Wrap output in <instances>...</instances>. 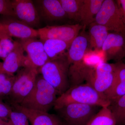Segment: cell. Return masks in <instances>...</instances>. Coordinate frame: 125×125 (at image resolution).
Wrapping results in <instances>:
<instances>
[{"instance_id": "cell-1", "label": "cell", "mask_w": 125, "mask_h": 125, "mask_svg": "<svg viewBox=\"0 0 125 125\" xmlns=\"http://www.w3.org/2000/svg\"><path fill=\"white\" fill-rule=\"evenodd\" d=\"M89 45L88 36L83 32L74 39L67 51L66 56L69 64V78L71 87L83 84L92 70V67L84 60Z\"/></svg>"}, {"instance_id": "cell-2", "label": "cell", "mask_w": 125, "mask_h": 125, "mask_svg": "<svg viewBox=\"0 0 125 125\" xmlns=\"http://www.w3.org/2000/svg\"><path fill=\"white\" fill-rule=\"evenodd\" d=\"M73 103L97 105L103 107L109 106L110 102L104 94L98 92L86 83L70 87L58 96L54 107L57 110Z\"/></svg>"}, {"instance_id": "cell-3", "label": "cell", "mask_w": 125, "mask_h": 125, "mask_svg": "<svg viewBox=\"0 0 125 125\" xmlns=\"http://www.w3.org/2000/svg\"><path fill=\"white\" fill-rule=\"evenodd\" d=\"M59 95L57 91L42 78L38 75L33 89L20 104L21 106L36 111L48 112Z\"/></svg>"}, {"instance_id": "cell-4", "label": "cell", "mask_w": 125, "mask_h": 125, "mask_svg": "<svg viewBox=\"0 0 125 125\" xmlns=\"http://www.w3.org/2000/svg\"><path fill=\"white\" fill-rule=\"evenodd\" d=\"M69 67L66 54L48 61L38 71V73L54 87L60 96L70 88Z\"/></svg>"}, {"instance_id": "cell-5", "label": "cell", "mask_w": 125, "mask_h": 125, "mask_svg": "<svg viewBox=\"0 0 125 125\" xmlns=\"http://www.w3.org/2000/svg\"><path fill=\"white\" fill-rule=\"evenodd\" d=\"M37 69L22 67L15 75L12 90L8 97L10 105H20L33 89L38 75Z\"/></svg>"}, {"instance_id": "cell-6", "label": "cell", "mask_w": 125, "mask_h": 125, "mask_svg": "<svg viewBox=\"0 0 125 125\" xmlns=\"http://www.w3.org/2000/svg\"><path fill=\"white\" fill-rule=\"evenodd\" d=\"M102 108L97 105L73 103L56 111L65 125H87Z\"/></svg>"}, {"instance_id": "cell-7", "label": "cell", "mask_w": 125, "mask_h": 125, "mask_svg": "<svg viewBox=\"0 0 125 125\" xmlns=\"http://www.w3.org/2000/svg\"><path fill=\"white\" fill-rule=\"evenodd\" d=\"M94 21L105 26L108 31L125 34L122 13L117 2L113 0H104Z\"/></svg>"}, {"instance_id": "cell-8", "label": "cell", "mask_w": 125, "mask_h": 125, "mask_svg": "<svg viewBox=\"0 0 125 125\" xmlns=\"http://www.w3.org/2000/svg\"><path fill=\"white\" fill-rule=\"evenodd\" d=\"M115 67L116 63L100 62L92 70L86 83L98 92L104 94L113 84Z\"/></svg>"}, {"instance_id": "cell-9", "label": "cell", "mask_w": 125, "mask_h": 125, "mask_svg": "<svg viewBox=\"0 0 125 125\" xmlns=\"http://www.w3.org/2000/svg\"><path fill=\"white\" fill-rule=\"evenodd\" d=\"M83 27L78 23L60 26H47L39 29V37L41 40L56 39L72 43L79 35Z\"/></svg>"}, {"instance_id": "cell-10", "label": "cell", "mask_w": 125, "mask_h": 125, "mask_svg": "<svg viewBox=\"0 0 125 125\" xmlns=\"http://www.w3.org/2000/svg\"><path fill=\"white\" fill-rule=\"evenodd\" d=\"M19 42L27 54L25 67H31L38 69L49 61L42 40L29 38L20 39Z\"/></svg>"}, {"instance_id": "cell-11", "label": "cell", "mask_w": 125, "mask_h": 125, "mask_svg": "<svg viewBox=\"0 0 125 125\" xmlns=\"http://www.w3.org/2000/svg\"><path fill=\"white\" fill-rule=\"evenodd\" d=\"M4 16L5 18L0 21V28L10 37L20 39L36 38L39 37L37 30L13 17Z\"/></svg>"}, {"instance_id": "cell-12", "label": "cell", "mask_w": 125, "mask_h": 125, "mask_svg": "<svg viewBox=\"0 0 125 125\" xmlns=\"http://www.w3.org/2000/svg\"><path fill=\"white\" fill-rule=\"evenodd\" d=\"M15 18L33 28L40 24V16L33 1L31 0H13Z\"/></svg>"}, {"instance_id": "cell-13", "label": "cell", "mask_w": 125, "mask_h": 125, "mask_svg": "<svg viewBox=\"0 0 125 125\" xmlns=\"http://www.w3.org/2000/svg\"><path fill=\"white\" fill-rule=\"evenodd\" d=\"M102 49L106 60L120 61L125 56V34L109 33Z\"/></svg>"}, {"instance_id": "cell-14", "label": "cell", "mask_w": 125, "mask_h": 125, "mask_svg": "<svg viewBox=\"0 0 125 125\" xmlns=\"http://www.w3.org/2000/svg\"><path fill=\"white\" fill-rule=\"evenodd\" d=\"M40 18L48 21L61 20L67 17L59 0L33 1Z\"/></svg>"}, {"instance_id": "cell-15", "label": "cell", "mask_w": 125, "mask_h": 125, "mask_svg": "<svg viewBox=\"0 0 125 125\" xmlns=\"http://www.w3.org/2000/svg\"><path fill=\"white\" fill-rule=\"evenodd\" d=\"M24 52L20 42L15 41L13 49L3 61L0 72L14 75L21 67H25L27 58Z\"/></svg>"}, {"instance_id": "cell-16", "label": "cell", "mask_w": 125, "mask_h": 125, "mask_svg": "<svg viewBox=\"0 0 125 125\" xmlns=\"http://www.w3.org/2000/svg\"><path fill=\"white\" fill-rule=\"evenodd\" d=\"M12 109L25 114L31 125H63L57 115L28 109L19 105H11Z\"/></svg>"}, {"instance_id": "cell-17", "label": "cell", "mask_w": 125, "mask_h": 125, "mask_svg": "<svg viewBox=\"0 0 125 125\" xmlns=\"http://www.w3.org/2000/svg\"><path fill=\"white\" fill-rule=\"evenodd\" d=\"M104 0H83L80 15L84 29L94 21Z\"/></svg>"}, {"instance_id": "cell-18", "label": "cell", "mask_w": 125, "mask_h": 125, "mask_svg": "<svg viewBox=\"0 0 125 125\" xmlns=\"http://www.w3.org/2000/svg\"><path fill=\"white\" fill-rule=\"evenodd\" d=\"M89 45L94 50H102L109 33L106 28L94 22L89 25Z\"/></svg>"}, {"instance_id": "cell-19", "label": "cell", "mask_w": 125, "mask_h": 125, "mask_svg": "<svg viewBox=\"0 0 125 125\" xmlns=\"http://www.w3.org/2000/svg\"><path fill=\"white\" fill-rule=\"evenodd\" d=\"M42 41L44 50L49 60L66 55L72 43L53 39H46Z\"/></svg>"}, {"instance_id": "cell-20", "label": "cell", "mask_w": 125, "mask_h": 125, "mask_svg": "<svg viewBox=\"0 0 125 125\" xmlns=\"http://www.w3.org/2000/svg\"><path fill=\"white\" fill-rule=\"evenodd\" d=\"M69 19L80 22V15L83 0H59Z\"/></svg>"}, {"instance_id": "cell-21", "label": "cell", "mask_w": 125, "mask_h": 125, "mask_svg": "<svg viewBox=\"0 0 125 125\" xmlns=\"http://www.w3.org/2000/svg\"><path fill=\"white\" fill-rule=\"evenodd\" d=\"M87 125H116V121L108 107H102Z\"/></svg>"}, {"instance_id": "cell-22", "label": "cell", "mask_w": 125, "mask_h": 125, "mask_svg": "<svg viewBox=\"0 0 125 125\" xmlns=\"http://www.w3.org/2000/svg\"><path fill=\"white\" fill-rule=\"evenodd\" d=\"M108 107L115 119L116 125H125V95L111 101Z\"/></svg>"}, {"instance_id": "cell-23", "label": "cell", "mask_w": 125, "mask_h": 125, "mask_svg": "<svg viewBox=\"0 0 125 125\" xmlns=\"http://www.w3.org/2000/svg\"><path fill=\"white\" fill-rule=\"evenodd\" d=\"M15 75L0 72V100L7 98L11 93Z\"/></svg>"}, {"instance_id": "cell-24", "label": "cell", "mask_w": 125, "mask_h": 125, "mask_svg": "<svg viewBox=\"0 0 125 125\" xmlns=\"http://www.w3.org/2000/svg\"><path fill=\"white\" fill-rule=\"evenodd\" d=\"M15 41L0 28V58L4 61L13 49Z\"/></svg>"}, {"instance_id": "cell-25", "label": "cell", "mask_w": 125, "mask_h": 125, "mask_svg": "<svg viewBox=\"0 0 125 125\" xmlns=\"http://www.w3.org/2000/svg\"><path fill=\"white\" fill-rule=\"evenodd\" d=\"M104 94L110 102L124 96L125 95V81L113 84Z\"/></svg>"}, {"instance_id": "cell-26", "label": "cell", "mask_w": 125, "mask_h": 125, "mask_svg": "<svg viewBox=\"0 0 125 125\" xmlns=\"http://www.w3.org/2000/svg\"><path fill=\"white\" fill-rule=\"evenodd\" d=\"M9 121L12 125H30L29 121L25 114L13 109L10 115Z\"/></svg>"}, {"instance_id": "cell-27", "label": "cell", "mask_w": 125, "mask_h": 125, "mask_svg": "<svg viewBox=\"0 0 125 125\" xmlns=\"http://www.w3.org/2000/svg\"><path fill=\"white\" fill-rule=\"evenodd\" d=\"M0 14L15 18L12 0H0Z\"/></svg>"}, {"instance_id": "cell-28", "label": "cell", "mask_w": 125, "mask_h": 125, "mask_svg": "<svg viewBox=\"0 0 125 125\" xmlns=\"http://www.w3.org/2000/svg\"><path fill=\"white\" fill-rule=\"evenodd\" d=\"M113 84L125 81V64L121 61L116 63ZM113 85V84H112Z\"/></svg>"}, {"instance_id": "cell-29", "label": "cell", "mask_w": 125, "mask_h": 125, "mask_svg": "<svg viewBox=\"0 0 125 125\" xmlns=\"http://www.w3.org/2000/svg\"><path fill=\"white\" fill-rule=\"evenodd\" d=\"M13 109L10 106L0 100V117L1 119L9 122L10 115Z\"/></svg>"}, {"instance_id": "cell-30", "label": "cell", "mask_w": 125, "mask_h": 125, "mask_svg": "<svg viewBox=\"0 0 125 125\" xmlns=\"http://www.w3.org/2000/svg\"><path fill=\"white\" fill-rule=\"evenodd\" d=\"M116 2L121 10L125 23V0H118Z\"/></svg>"}, {"instance_id": "cell-31", "label": "cell", "mask_w": 125, "mask_h": 125, "mask_svg": "<svg viewBox=\"0 0 125 125\" xmlns=\"http://www.w3.org/2000/svg\"><path fill=\"white\" fill-rule=\"evenodd\" d=\"M0 125H12L10 121L9 122L5 121L0 117Z\"/></svg>"}, {"instance_id": "cell-32", "label": "cell", "mask_w": 125, "mask_h": 125, "mask_svg": "<svg viewBox=\"0 0 125 125\" xmlns=\"http://www.w3.org/2000/svg\"><path fill=\"white\" fill-rule=\"evenodd\" d=\"M2 62H0V69L1 67V65H2Z\"/></svg>"}, {"instance_id": "cell-33", "label": "cell", "mask_w": 125, "mask_h": 125, "mask_svg": "<svg viewBox=\"0 0 125 125\" xmlns=\"http://www.w3.org/2000/svg\"></svg>"}, {"instance_id": "cell-34", "label": "cell", "mask_w": 125, "mask_h": 125, "mask_svg": "<svg viewBox=\"0 0 125 125\" xmlns=\"http://www.w3.org/2000/svg\"><path fill=\"white\" fill-rule=\"evenodd\" d=\"M63 125H64V124H63Z\"/></svg>"}]
</instances>
